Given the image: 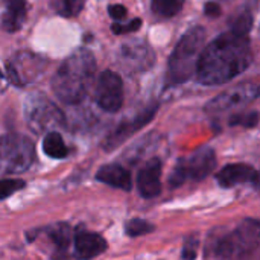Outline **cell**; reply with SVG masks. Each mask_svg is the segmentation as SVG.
<instances>
[{"mask_svg":"<svg viewBox=\"0 0 260 260\" xmlns=\"http://www.w3.org/2000/svg\"><path fill=\"white\" fill-rule=\"evenodd\" d=\"M253 62L248 35L233 29L204 47L197 81L203 85H222L244 73Z\"/></svg>","mask_w":260,"mask_h":260,"instance_id":"6da1fadb","label":"cell"},{"mask_svg":"<svg viewBox=\"0 0 260 260\" xmlns=\"http://www.w3.org/2000/svg\"><path fill=\"white\" fill-rule=\"evenodd\" d=\"M96 61L90 50L79 49L70 55L52 78V90L64 104H79L93 79Z\"/></svg>","mask_w":260,"mask_h":260,"instance_id":"7a4b0ae2","label":"cell"},{"mask_svg":"<svg viewBox=\"0 0 260 260\" xmlns=\"http://www.w3.org/2000/svg\"><path fill=\"white\" fill-rule=\"evenodd\" d=\"M209 260H260V221L244 219L235 230L212 236Z\"/></svg>","mask_w":260,"mask_h":260,"instance_id":"3957f363","label":"cell"},{"mask_svg":"<svg viewBox=\"0 0 260 260\" xmlns=\"http://www.w3.org/2000/svg\"><path fill=\"white\" fill-rule=\"evenodd\" d=\"M206 41V30L201 26L190 27L175 46L169 64L165 82L166 85H178L187 82L195 73H198L200 59Z\"/></svg>","mask_w":260,"mask_h":260,"instance_id":"277c9868","label":"cell"},{"mask_svg":"<svg viewBox=\"0 0 260 260\" xmlns=\"http://www.w3.org/2000/svg\"><path fill=\"white\" fill-rule=\"evenodd\" d=\"M215 166H216V157L213 149L201 148L195 151L190 157L181 158L178 161L169 178V184L172 187H177L183 184L186 180L201 181L215 169Z\"/></svg>","mask_w":260,"mask_h":260,"instance_id":"5b68a950","label":"cell"},{"mask_svg":"<svg viewBox=\"0 0 260 260\" xmlns=\"http://www.w3.org/2000/svg\"><path fill=\"white\" fill-rule=\"evenodd\" d=\"M35 148L32 140L20 134H9L3 137L2 143V165L6 174H18L34 163Z\"/></svg>","mask_w":260,"mask_h":260,"instance_id":"8992f818","label":"cell"},{"mask_svg":"<svg viewBox=\"0 0 260 260\" xmlns=\"http://www.w3.org/2000/svg\"><path fill=\"white\" fill-rule=\"evenodd\" d=\"M26 116L30 128L41 133L49 128L64 126V116L44 94H30L26 101Z\"/></svg>","mask_w":260,"mask_h":260,"instance_id":"52a82bcc","label":"cell"},{"mask_svg":"<svg viewBox=\"0 0 260 260\" xmlns=\"http://www.w3.org/2000/svg\"><path fill=\"white\" fill-rule=\"evenodd\" d=\"M154 52L151 46L142 40H131L120 46L117 52V66L128 73L149 70L154 64Z\"/></svg>","mask_w":260,"mask_h":260,"instance_id":"ba28073f","label":"cell"},{"mask_svg":"<svg viewBox=\"0 0 260 260\" xmlns=\"http://www.w3.org/2000/svg\"><path fill=\"white\" fill-rule=\"evenodd\" d=\"M94 99L98 105L110 113H116L123 105V84L117 73L105 70L98 78Z\"/></svg>","mask_w":260,"mask_h":260,"instance_id":"9c48e42d","label":"cell"},{"mask_svg":"<svg viewBox=\"0 0 260 260\" xmlns=\"http://www.w3.org/2000/svg\"><path fill=\"white\" fill-rule=\"evenodd\" d=\"M260 96L259 84H241L238 87L229 88L224 93L218 94L215 99H212L206 110L209 111H225L236 107H244Z\"/></svg>","mask_w":260,"mask_h":260,"instance_id":"30bf717a","label":"cell"},{"mask_svg":"<svg viewBox=\"0 0 260 260\" xmlns=\"http://www.w3.org/2000/svg\"><path fill=\"white\" fill-rule=\"evenodd\" d=\"M155 111H157V105L148 107V108H145L142 113H139L136 117H133V119H129V120L120 123V125L116 128V131L107 137V140H105V143H104L105 149H114V148H117V146H119L120 143H123L128 137H131L134 133H137L139 129H142L145 125H148V123L154 119Z\"/></svg>","mask_w":260,"mask_h":260,"instance_id":"8fae6325","label":"cell"},{"mask_svg":"<svg viewBox=\"0 0 260 260\" xmlns=\"http://www.w3.org/2000/svg\"><path fill=\"white\" fill-rule=\"evenodd\" d=\"M161 161L149 160L137 174V189L142 197L154 198L161 192Z\"/></svg>","mask_w":260,"mask_h":260,"instance_id":"7c38bea8","label":"cell"},{"mask_svg":"<svg viewBox=\"0 0 260 260\" xmlns=\"http://www.w3.org/2000/svg\"><path fill=\"white\" fill-rule=\"evenodd\" d=\"M257 171L244 163H235V165H227L222 168L216 177L219 186L222 187H233L238 184H245V183H257L259 181Z\"/></svg>","mask_w":260,"mask_h":260,"instance_id":"4fadbf2b","label":"cell"},{"mask_svg":"<svg viewBox=\"0 0 260 260\" xmlns=\"http://www.w3.org/2000/svg\"><path fill=\"white\" fill-rule=\"evenodd\" d=\"M107 242L102 236L90 232H81L75 236V254L78 259L88 260L102 254Z\"/></svg>","mask_w":260,"mask_h":260,"instance_id":"5bb4252c","label":"cell"},{"mask_svg":"<svg viewBox=\"0 0 260 260\" xmlns=\"http://www.w3.org/2000/svg\"><path fill=\"white\" fill-rule=\"evenodd\" d=\"M96 180L104 184L122 189V190H131V187H133L131 174L119 165L102 166L96 174Z\"/></svg>","mask_w":260,"mask_h":260,"instance_id":"9a60e30c","label":"cell"},{"mask_svg":"<svg viewBox=\"0 0 260 260\" xmlns=\"http://www.w3.org/2000/svg\"><path fill=\"white\" fill-rule=\"evenodd\" d=\"M26 18V0H3L2 26L6 32H17Z\"/></svg>","mask_w":260,"mask_h":260,"instance_id":"2e32d148","label":"cell"},{"mask_svg":"<svg viewBox=\"0 0 260 260\" xmlns=\"http://www.w3.org/2000/svg\"><path fill=\"white\" fill-rule=\"evenodd\" d=\"M46 235L49 241L53 244L55 251L58 254L66 253L69 244H70V229L66 224H56L49 229H46Z\"/></svg>","mask_w":260,"mask_h":260,"instance_id":"e0dca14e","label":"cell"},{"mask_svg":"<svg viewBox=\"0 0 260 260\" xmlns=\"http://www.w3.org/2000/svg\"><path fill=\"white\" fill-rule=\"evenodd\" d=\"M43 151L46 155H49L52 158H64L69 154L61 134H58L55 131L46 134V137L43 140Z\"/></svg>","mask_w":260,"mask_h":260,"instance_id":"ac0fdd59","label":"cell"},{"mask_svg":"<svg viewBox=\"0 0 260 260\" xmlns=\"http://www.w3.org/2000/svg\"><path fill=\"white\" fill-rule=\"evenodd\" d=\"M85 5V0H52V6L56 14L62 17H75L78 15Z\"/></svg>","mask_w":260,"mask_h":260,"instance_id":"d6986e66","label":"cell"},{"mask_svg":"<svg viewBox=\"0 0 260 260\" xmlns=\"http://www.w3.org/2000/svg\"><path fill=\"white\" fill-rule=\"evenodd\" d=\"M151 5L155 14L161 17H174L181 11L184 0H152Z\"/></svg>","mask_w":260,"mask_h":260,"instance_id":"ffe728a7","label":"cell"},{"mask_svg":"<svg viewBox=\"0 0 260 260\" xmlns=\"http://www.w3.org/2000/svg\"><path fill=\"white\" fill-rule=\"evenodd\" d=\"M152 230H154V227L143 219H133L126 224V235L131 238H137V236L151 233Z\"/></svg>","mask_w":260,"mask_h":260,"instance_id":"44dd1931","label":"cell"},{"mask_svg":"<svg viewBox=\"0 0 260 260\" xmlns=\"http://www.w3.org/2000/svg\"><path fill=\"white\" fill-rule=\"evenodd\" d=\"M259 123V113L257 111H248L236 114L230 119V125H242L245 128H253Z\"/></svg>","mask_w":260,"mask_h":260,"instance_id":"7402d4cb","label":"cell"},{"mask_svg":"<svg viewBox=\"0 0 260 260\" xmlns=\"http://www.w3.org/2000/svg\"><path fill=\"white\" fill-rule=\"evenodd\" d=\"M251 27H253V15L250 12H244V14H241L236 18V21L233 23V27L232 29L235 32H238V34L248 35V32L251 30Z\"/></svg>","mask_w":260,"mask_h":260,"instance_id":"603a6c76","label":"cell"},{"mask_svg":"<svg viewBox=\"0 0 260 260\" xmlns=\"http://www.w3.org/2000/svg\"><path fill=\"white\" fill-rule=\"evenodd\" d=\"M23 187H24V181L23 180H3L2 184H0V198L6 200L9 195L18 192Z\"/></svg>","mask_w":260,"mask_h":260,"instance_id":"cb8c5ba5","label":"cell"},{"mask_svg":"<svg viewBox=\"0 0 260 260\" xmlns=\"http://www.w3.org/2000/svg\"><path fill=\"white\" fill-rule=\"evenodd\" d=\"M142 26V20L140 18H136V20H131L129 23L126 24H119V23H114L111 26L113 32L117 34V35H123V34H129V32H136L137 29H140Z\"/></svg>","mask_w":260,"mask_h":260,"instance_id":"d4e9b609","label":"cell"},{"mask_svg":"<svg viewBox=\"0 0 260 260\" xmlns=\"http://www.w3.org/2000/svg\"><path fill=\"white\" fill-rule=\"evenodd\" d=\"M197 257V241L195 239H187L184 247H183V259L193 260Z\"/></svg>","mask_w":260,"mask_h":260,"instance_id":"484cf974","label":"cell"},{"mask_svg":"<svg viewBox=\"0 0 260 260\" xmlns=\"http://www.w3.org/2000/svg\"><path fill=\"white\" fill-rule=\"evenodd\" d=\"M108 14L114 20H122L126 15V8L123 5H111V6H108Z\"/></svg>","mask_w":260,"mask_h":260,"instance_id":"4316f807","label":"cell"},{"mask_svg":"<svg viewBox=\"0 0 260 260\" xmlns=\"http://www.w3.org/2000/svg\"><path fill=\"white\" fill-rule=\"evenodd\" d=\"M204 12L209 17H218L221 14V6L218 3H215V2H209L204 6Z\"/></svg>","mask_w":260,"mask_h":260,"instance_id":"83f0119b","label":"cell"},{"mask_svg":"<svg viewBox=\"0 0 260 260\" xmlns=\"http://www.w3.org/2000/svg\"><path fill=\"white\" fill-rule=\"evenodd\" d=\"M257 184H259V190H260V175H259V181H257Z\"/></svg>","mask_w":260,"mask_h":260,"instance_id":"f1b7e54d","label":"cell"}]
</instances>
